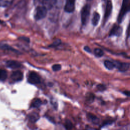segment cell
<instances>
[{
	"mask_svg": "<svg viewBox=\"0 0 130 130\" xmlns=\"http://www.w3.org/2000/svg\"><path fill=\"white\" fill-rule=\"evenodd\" d=\"M87 117L88 120L94 124H98L100 122L99 118L91 113H88L87 114Z\"/></svg>",
	"mask_w": 130,
	"mask_h": 130,
	"instance_id": "cell-12",
	"label": "cell"
},
{
	"mask_svg": "<svg viewBox=\"0 0 130 130\" xmlns=\"http://www.w3.org/2000/svg\"><path fill=\"white\" fill-rule=\"evenodd\" d=\"M47 9L44 6H38L35 9L34 18L37 20H41L46 16Z\"/></svg>",
	"mask_w": 130,
	"mask_h": 130,
	"instance_id": "cell-2",
	"label": "cell"
},
{
	"mask_svg": "<svg viewBox=\"0 0 130 130\" xmlns=\"http://www.w3.org/2000/svg\"><path fill=\"white\" fill-rule=\"evenodd\" d=\"M100 19V14L98 13L95 12L93 14V17L91 20V22L92 25L94 26L97 25L99 22Z\"/></svg>",
	"mask_w": 130,
	"mask_h": 130,
	"instance_id": "cell-14",
	"label": "cell"
},
{
	"mask_svg": "<svg viewBox=\"0 0 130 130\" xmlns=\"http://www.w3.org/2000/svg\"><path fill=\"white\" fill-rule=\"evenodd\" d=\"M89 1H91V0H89Z\"/></svg>",
	"mask_w": 130,
	"mask_h": 130,
	"instance_id": "cell-30",
	"label": "cell"
},
{
	"mask_svg": "<svg viewBox=\"0 0 130 130\" xmlns=\"http://www.w3.org/2000/svg\"><path fill=\"white\" fill-rule=\"evenodd\" d=\"M52 69L53 71H58L61 69V66L59 64H55L52 66Z\"/></svg>",
	"mask_w": 130,
	"mask_h": 130,
	"instance_id": "cell-23",
	"label": "cell"
},
{
	"mask_svg": "<svg viewBox=\"0 0 130 130\" xmlns=\"http://www.w3.org/2000/svg\"><path fill=\"white\" fill-rule=\"evenodd\" d=\"M112 3L111 1H108L106 4V9H105V12L104 15V20L105 21H106L112 12Z\"/></svg>",
	"mask_w": 130,
	"mask_h": 130,
	"instance_id": "cell-10",
	"label": "cell"
},
{
	"mask_svg": "<svg viewBox=\"0 0 130 130\" xmlns=\"http://www.w3.org/2000/svg\"><path fill=\"white\" fill-rule=\"evenodd\" d=\"M84 50H85L86 52H87L88 53H91V52L90 48L88 46H85L84 47Z\"/></svg>",
	"mask_w": 130,
	"mask_h": 130,
	"instance_id": "cell-26",
	"label": "cell"
},
{
	"mask_svg": "<svg viewBox=\"0 0 130 130\" xmlns=\"http://www.w3.org/2000/svg\"><path fill=\"white\" fill-rule=\"evenodd\" d=\"M57 0H42V4L47 10L51 9L56 4Z\"/></svg>",
	"mask_w": 130,
	"mask_h": 130,
	"instance_id": "cell-11",
	"label": "cell"
},
{
	"mask_svg": "<svg viewBox=\"0 0 130 130\" xmlns=\"http://www.w3.org/2000/svg\"><path fill=\"white\" fill-rule=\"evenodd\" d=\"M6 66L12 69H17L20 68L21 67V64L18 61L14 60H9L6 61Z\"/></svg>",
	"mask_w": 130,
	"mask_h": 130,
	"instance_id": "cell-9",
	"label": "cell"
},
{
	"mask_svg": "<svg viewBox=\"0 0 130 130\" xmlns=\"http://www.w3.org/2000/svg\"><path fill=\"white\" fill-rule=\"evenodd\" d=\"M104 64L105 67L108 69V70H112L115 68V64L114 63V61H112L108 60H106L104 62Z\"/></svg>",
	"mask_w": 130,
	"mask_h": 130,
	"instance_id": "cell-15",
	"label": "cell"
},
{
	"mask_svg": "<svg viewBox=\"0 0 130 130\" xmlns=\"http://www.w3.org/2000/svg\"><path fill=\"white\" fill-rule=\"evenodd\" d=\"M23 75L22 72L19 70L13 72L11 75V79L13 81H20L23 79Z\"/></svg>",
	"mask_w": 130,
	"mask_h": 130,
	"instance_id": "cell-8",
	"label": "cell"
},
{
	"mask_svg": "<svg viewBox=\"0 0 130 130\" xmlns=\"http://www.w3.org/2000/svg\"><path fill=\"white\" fill-rule=\"evenodd\" d=\"M13 2V0H0V7H7L10 6Z\"/></svg>",
	"mask_w": 130,
	"mask_h": 130,
	"instance_id": "cell-16",
	"label": "cell"
},
{
	"mask_svg": "<svg viewBox=\"0 0 130 130\" xmlns=\"http://www.w3.org/2000/svg\"><path fill=\"white\" fill-rule=\"evenodd\" d=\"M90 7L89 5H85L82 9L81 12V19L83 25H86L88 21L90 15Z\"/></svg>",
	"mask_w": 130,
	"mask_h": 130,
	"instance_id": "cell-1",
	"label": "cell"
},
{
	"mask_svg": "<svg viewBox=\"0 0 130 130\" xmlns=\"http://www.w3.org/2000/svg\"><path fill=\"white\" fill-rule=\"evenodd\" d=\"M115 68H117L119 71L124 72L128 70L130 67V63L127 62H121L119 61H114Z\"/></svg>",
	"mask_w": 130,
	"mask_h": 130,
	"instance_id": "cell-4",
	"label": "cell"
},
{
	"mask_svg": "<svg viewBox=\"0 0 130 130\" xmlns=\"http://www.w3.org/2000/svg\"><path fill=\"white\" fill-rule=\"evenodd\" d=\"M122 32V28L121 26L119 25L115 24L111 29L110 33H109V36H117L119 37L120 36Z\"/></svg>",
	"mask_w": 130,
	"mask_h": 130,
	"instance_id": "cell-6",
	"label": "cell"
},
{
	"mask_svg": "<svg viewBox=\"0 0 130 130\" xmlns=\"http://www.w3.org/2000/svg\"><path fill=\"white\" fill-rule=\"evenodd\" d=\"M19 39H21L23 40H24L25 41H26L27 42H29V39L28 38H27V37H20Z\"/></svg>",
	"mask_w": 130,
	"mask_h": 130,
	"instance_id": "cell-28",
	"label": "cell"
},
{
	"mask_svg": "<svg viewBox=\"0 0 130 130\" xmlns=\"http://www.w3.org/2000/svg\"><path fill=\"white\" fill-rule=\"evenodd\" d=\"M34 4L38 5V4H39L41 2L42 3V0H34Z\"/></svg>",
	"mask_w": 130,
	"mask_h": 130,
	"instance_id": "cell-29",
	"label": "cell"
},
{
	"mask_svg": "<svg viewBox=\"0 0 130 130\" xmlns=\"http://www.w3.org/2000/svg\"><path fill=\"white\" fill-rule=\"evenodd\" d=\"M122 93L127 96H130V90H125L122 91Z\"/></svg>",
	"mask_w": 130,
	"mask_h": 130,
	"instance_id": "cell-27",
	"label": "cell"
},
{
	"mask_svg": "<svg viewBox=\"0 0 130 130\" xmlns=\"http://www.w3.org/2000/svg\"><path fill=\"white\" fill-rule=\"evenodd\" d=\"M61 43V41H60V39H56L54 42L50 46L51 47H56L58 45H60V44Z\"/></svg>",
	"mask_w": 130,
	"mask_h": 130,
	"instance_id": "cell-22",
	"label": "cell"
},
{
	"mask_svg": "<svg viewBox=\"0 0 130 130\" xmlns=\"http://www.w3.org/2000/svg\"><path fill=\"white\" fill-rule=\"evenodd\" d=\"M128 0H123V1L121 9L120 11V12H119V15H118V18H117V21L119 23L121 22V21H122V20L124 18V17L125 14L126 13V12L128 11Z\"/></svg>",
	"mask_w": 130,
	"mask_h": 130,
	"instance_id": "cell-3",
	"label": "cell"
},
{
	"mask_svg": "<svg viewBox=\"0 0 130 130\" xmlns=\"http://www.w3.org/2000/svg\"><path fill=\"white\" fill-rule=\"evenodd\" d=\"M39 117L38 114L36 113H31L29 115V119L31 122H36L39 118Z\"/></svg>",
	"mask_w": 130,
	"mask_h": 130,
	"instance_id": "cell-19",
	"label": "cell"
},
{
	"mask_svg": "<svg viewBox=\"0 0 130 130\" xmlns=\"http://www.w3.org/2000/svg\"><path fill=\"white\" fill-rule=\"evenodd\" d=\"M64 127L66 129H72L73 127V124L72 123V122H71V121H70L69 120L67 119L65 121V123L64 124Z\"/></svg>",
	"mask_w": 130,
	"mask_h": 130,
	"instance_id": "cell-21",
	"label": "cell"
},
{
	"mask_svg": "<svg viewBox=\"0 0 130 130\" xmlns=\"http://www.w3.org/2000/svg\"><path fill=\"white\" fill-rule=\"evenodd\" d=\"M97 88L100 91H104L106 88V86L103 84H99L98 85H97Z\"/></svg>",
	"mask_w": 130,
	"mask_h": 130,
	"instance_id": "cell-25",
	"label": "cell"
},
{
	"mask_svg": "<svg viewBox=\"0 0 130 130\" xmlns=\"http://www.w3.org/2000/svg\"><path fill=\"white\" fill-rule=\"evenodd\" d=\"M7 77V73L6 70L0 69V81H4Z\"/></svg>",
	"mask_w": 130,
	"mask_h": 130,
	"instance_id": "cell-18",
	"label": "cell"
},
{
	"mask_svg": "<svg viewBox=\"0 0 130 130\" xmlns=\"http://www.w3.org/2000/svg\"><path fill=\"white\" fill-rule=\"evenodd\" d=\"M64 11L68 13H72L75 10V0H66Z\"/></svg>",
	"mask_w": 130,
	"mask_h": 130,
	"instance_id": "cell-7",
	"label": "cell"
},
{
	"mask_svg": "<svg viewBox=\"0 0 130 130\" xmlns=\"http://www.w3.org/2000/svg\"><path fill=\"white\" fill-rule=\"evenodd\" d=\"M42 101L39 99H35L31 104V107L39 108L42 105Z\"/></svg>",
	"mask_w": 130,
	"mask_h": 130,
	"instance_id": "cell-17",
	"label": "cell"
},
{
	"mask_svg": "<svg viewBox=\"0 0 130 130\" xmlns=\"http://www.w3.org/2000/svg\"><path fill=\"white\" fill-rule=\"evenodd\" d=\"M0 48L3 50L10 51H13L14 52H19L17 50H15L14 48L12 47L11 46H9V45L7 44H4L3 43H0Z\"/></svg>",
	"mask_w": 130,
	"mask_h": 130,
	"instance_id": "cell-13",
	"label": "cell"
},
{
	"mask_svg": "<svg viewBox=\"0 0 130 130\" xmlns=\"http://www.w3.org/2000/svg\"><path fill=\"white\" fill-rule=\"evenodd\" d=\"M94 99V95L92 93H89L88 95L86 96L87 101L89 102H92Z\"/></svg>",
	"mask_w": 130,
	"mask_h": 130,
	"instance_id": "cell-24",
	"label": "cell"
},
{
	"mask_svg": "<svg viewBox=\"0 0 130 130\" xmlns=\"http://www.w3.org/2000/svg\"><path fill=\"white\" fill-rule=\"evenodd\" d=\"M27 81L29 83L32 84H37L40 83L41 79L37 73L35 72H31L29 74Z\"/></svg>",
	"mask_w": 130,
	"mask_h": 130,
	"instance_id": "cell-5",
	"label": "cell"
},
{
	"mask_svg": "<svg viewBox=\"0 0 130 130\" xmlns=\"http://www.w3.org/2000/svg\"><path fill=\"white\" fill-rule=\"evenodd\" d=\"M93 52H94V54L95 55V56L97 57H101L102 56H103V55L104 54L103 51L100 48L94 49Z\"/></svg>",
	"mask_w": 130,
	"mask_h": 130,
	"instance_id": "cell-20",
	"label": "cell"
}]
</instances>
